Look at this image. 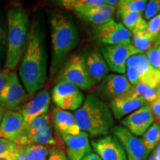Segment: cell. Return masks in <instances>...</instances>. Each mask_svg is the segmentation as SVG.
Masks as SVG:
<instances>
[{"label":"cell","mask_w":160,"mask_h":160,"mask_svg":"<svg viewBox=\"0 0 160 160\" xmlns=\"http://www.w3.org/2000/svg\"><path fill=\"white\" fill-rule=\"evenodd\" d=\"M160 13V0H151L148 2L145 10L144 11V18L146 21L151 19L152 18Z\"/></svg>","instance_id":"f546056e"},{"label":"cell","mask_w":160,"mask_h":160,"mask_svg":"<svg viewBox=\"0 0 160 160\" xmlns=\"http://www.w3.org/2000/svg\"><path fill=\"white\" fill-rule=\"evenodd\" d=\"M147 103L145 99L137 94L132 88L125 94L111 100V109L115 119H122L125 116L147 105Z\"/></svg>","instance_id":"7c38bea8"},{"label":"cell","mask_w":160,"mask_h":160,"mask_svg":"<svg viewBox=\"0 0 160 160\" xmlns=\"http://www.w3.org/2000/svg\"><path fill=\"white\" fill-rule=\"evenodd\" d=\"M101 53L109 70L122 75L126 73V65L129 58L138 53H142L132 42L105 46L102 48Z\"/></svg>","instance_id":"52a82bcc"},{"label":"cell","mask_w":160,"mask_h":160,"mask_svg":"<svg viewBox=\"0 0 160 160\" xmlns=\"http://www.w3.org/2000/svg\"><path fill=\"white\" fill-rule=\"evenodd\" d=\"M147 30L157 41L160 33V13L148 22Z\"/></svg>","instance_id":"1f68e13d"},{"label":"cell","mask_w":160,"mask_h":160,"mask_svg":"<svg viewBox=\"0 0 160 160\" xmlns=\"http://www.w3.org/2000/svg\"><path fill=\"white\" fill-rule=\"evenodd\" d=\"M51 28L52 57L51 69L55 71L66 56L79 42V33L73 19L62 12L52 13L49 19Z\"/></svg>","instance_id":"7a4b0ae2"},{"label":"cell","mask_w":160,"mask_h":160,"mask_svg":"<svg viewBox=\"0 0 160 160\" xmlns=\"http://www.w3.org/2000/svg\"><path fill=\"white\" fill-rule=\"evenodd\" d=\"M94 31L97 39L107 45L132 42L131 32L122 23L117 22L114 19L102 25H94Z\"/></svg>","instance_id":"30bf717a"},{"label":"cell","mask_w":160,"mask_h":160,"mask_svg":"<svg viewBox=\"0 0 160 160\" xmlns=\"http://www.w3.org/2000/svg\"><path fill=\"white\" fill-rule=\"evenodd\" d=\"M153 122L154 118L148 104L130 113L121 121L123 127L137 137L143 136Z\"/></svg>","instance_id":"8fae6325"},{"label":"cell","mask_w":160,"mask_h":160,"mask_svg":"<svg viewBox=\"0 0 160 160\" xmlns=\"http://www.w3.org/2000/svg\"><path fill=\"white\" fill-rule=\"evenodd\" d=\"M133 90L139 97L144 98L148 103H150L157 97L160 92V86L140 83L137 86H133Z\"/></svg>","instance_id":"4316f807"},{"label":"cell","mask_w":160,"mask_h":160,"mask_svg":"<svg viewBox=\"0 0 160 160\" xmlns=\"http://www.w3.org/2000/svg\"><path fill=\"white\" fill-rule=\"evenodd\" d=\"M47 160H68V159L61 148L54 146L51 150H50L49 156Z\"/></svg>","instance_id":"e575fe53"},{"label":"cell","mask_w":160,"mask_h":160,"mask_svg":"<svg viewBox=\"0 0 160 160\" xmlns=\"http://www.w3.org/2000/svg\"><path fill=\"white\" fill-rule=\"evenodd\" d=\"M148 1L146 0H121L117 6L120 13H142L145 11Z\"/></svg>","instance_id":"484cf974"},{"label":"cell","mask_w":160,"mask_h":160,"mask_svg":"<svg viewBox=\"0 0 160 160\" xmlns=\"http://www.w3.org/2000/svg\"><path fill=\"white\" fill-rule=\"evenodd\" d=\"M157 42V39L149 33L147 28L136 32L132 34V43L138 51L147 52Z\"/></svg>","instance_id":"603a6c76"},{"label":"cell","mask_w":160,"mask_h":160,"mask_svg":"<svg viewBox=\"0 0 160 160\" xmlns=\"http://www.w3.org/2000/svg\"><path fill=\"white\" fill-rule=\"evenodd\" d=\"M158 45H159V42L157 41V42L153 45V47L146 52L145 55L152 67L154 68L155 69L158 70V71H159V56H158Z\"/></svg>","instance_id":"4dcf8cb0"},{"label":"cell","mask_w":160,"mask_h":160,"mask_svg":"<svg viewBox=\"0 0 160 160\" xmlns=\"http://www.w3.org/2000/svg\"><path fill=\"white\" fill-rule=\"evenodd\" d=\"M49 153L48 146L33 144L21 146L16 154V160H47Z\"/></svg>","instance_id":"44dd1931"},{"label":"cell","mask_w":160,"mask_h":160,"mask_svg":"<svg viewBox=\"0 0 160 160\" xmlns=\"http://www.w3.org/2000/svg\"><path fill=\"white\" fill-rule=\"evenodd\" d=\"M62 139L65 142L68 160H82L92 153L89 135L86 132L81 131L74 136H62Z\"/></svg>","instance_id":"5bb4252c"},{"label":"cell","mask_w":160,"mask_h":160,"mask_svg":"<svg viewBox=\"0 0 160 160\" xmlns=\"http://www.w3.org/2000/svg\"><path fill=\"white\" fill-rule=\"evenodd\" d=\"M148 105L154 118V122L160 125V92L153 102L148 103Z\"/></svg>","instance_id":"836d02e7"},{"label":"cell","mask_w":160,"mask_h":160,"mask_svg":"<svg viewBox=\"0 0 160 160\" xmlns=\"http://www.w3.org/2000/svg\"><path fill=\"white\" fill-rule=\"evenodd\" d=\"M27 99L26 91L17 73L11 71L5 87L0 92V107L6 111H16Z\"/></svg>","instance_id":"ba28073f"},{"label":"cell","mask_w":160,"mask_h":160,"mask_svg":"<svg viewBox=\"0 0 160 160\" xmlns=\"http://www.w3.org/2000/svg\"><path fill=\"white\" fill-rule=\"evenodd\" d=\"M0 160H16V154H7L0 156Z\"/></svg>","instance_id":"74e56055"},{"label":"cell","mask_w":160,"mask_h":160,"mask_svg":"<svg viewBox=\"0 0 160 160\" xmlns=\"http://www.w3.org/2000/svg\"><path fill=\"white\" fill-rule=\"evenodd\" d=\"M73 115L81 131L92 137L108 134L114 123L111 109L93 94L85 97L82 105Z\"/></svg>","instance_id":"277c9868"},{"label":"cell","mask_w":160,"mask_h":160,"mask_svg":"<svg viewBox=\"0 0 160 160\" xmlns=\"http://www.w3.org/2000/svg\"><path fill=\"white\" fill-rule=\"evenodd\" d=\"M116 9L117 8L106 5L100 7H90L76 10L73 13L84 22L99 25L113 19V13Z\"/></svg>","instance_id":"ac0fdd59"},{"label":"cell","mask_w":160,"mask_h":160,"mask_svg":"<svg viewBox=\"0 0 160 160\" xmlns=\"http://www.w3.org/2000/svg\"><path fill=\"white\" fill-rule=\"evenodd\" d=\"M8 48V19L7 15L0 10V63L6 58Z\"/></svg>","instance_id":"83f0119b"},{"label":"cell","mask_w":160,"mask_h":160,"mask_svg":"<svg viewBox=\"0 0 160 160\" xmlns=\"http://www.w3.org/2000/svg\"><path fill=\"white\" fill-rule=\"evenodd\" d=\"M51 99L49 91L43 90L26 104L21 111L24 119V126L29 125L36 118L48 113Z\"/></svg>","instance_id":"9a60e30c"},{"label":"cell","mask_w":160,"mask_h":160,"mask_svg":"<svg viewBox=\"0 0 160 160\" xmlns=\"http://www.w3.org/2000/svg\"><path fill=\"white\" fill-rule=\"evenodd\" d=\"M59 82L71 83L84 91L91 89L93 85L86 67L85 57L77 54L70 58L60 73Z\"/></svg>","instance_id":"5b68a950"},{"label":"cell","mask_w":160,"mask_h":160,"mask_svg":"<svg viewBox=\"0 0 160 160\" xmlns=\"http://www.w3.org/2000/svg\"><path fill=\"white\" fill-rule=\"evenodd\" d=\"M159 42V45H158V56H159V71H160V42Z\"/></svg>","instance_id":"7bdbcfd3"},{"label":"cell","mask_w":160,"mask_h":160,"mask_svg":"<svg viewBox=\"0 0 160 160\" xmlns=\"http://www.w3.org/2000/svg\"><path fill=\"white\" fill-rule=\"evenodd\" d=\"M91 145L102 160H128L123 146L113 135L92 141Z\"/></svg>","instance_id":"4fadbf2b"},{"label":"cell","mask_w":160,"mask_h":160,"mask_svg":"<svg viewBox=\"0 0 160 160\" xmlns=\"http://www.w3.org/2000/svg\"><path fill=\"white\" fill-rule=\"evenodd\" d=\"M85 58L86 67L93 85L102 82L108 75L109 68L101 51L90 52Z\"/></svg>","instance_id":"ffe728a7"},{"label":"cell","mask_w":160,"mask_h":160,"mask_svg":"<svg viewBox=\"0 0 160 160\" xmlns=\"http://www.w3.org/2000/svg\"><path fill=\"white\" fill-rule=\"evenodd\" d=\"M24 119L21 111H5L0 125V138L17 144L22 131Z\"/></svg>","instance_id":"2e32d148"},{"label":"cell","mask_w":160,"mask_h":160,"mask_svg":"<svg viewBox=\"0 0 160 160\" xmlns=\"http://www.w3.org/2000/svg\"><path fill=\"white\" fill-rule=\"evenodd\" d=\"M153 151L154 153L156 158H157V160H160V142L158 144V145Z\"/></svg>","instance_id":"f35d334b"},{"label":"cell","mask_w":160,"mask_h":160,"mask_svg":"<svg viewBox=\"0 0 160 160\" xmlns=\"http://www.w3.org/2000/svg\"><path fill=\"white\" fill-rule=\"evenodd\" d=\"M59 2L65 9L72 11L85 8L100 7L107 5L106 0H63Z\"/></svg>","instance_id":"cb8c5ba5"},{"label":"cell","mask_w":160,"mask_h":160,"mask_svg":"<svg viewBox=\"0 0 160 160\" xmlns=\"http://www.w3.org/2000/svg\"><path fill=\"white\" fill-rule=\"evenodd\" d=\"M52 121L55 130L61 137L77 135L81 132L74 115L68 111L59 108H54L52 113Z\"/></svg>","instance_id":"d6986e66"},{"label":"cell","mask_w":160,"mask_h":160,"mask_svg":"<svg viewBox=\"0 0 160 160\" xmlns=\"http://www.w3.org/2000/svg\"><path fill=\"white\" fill-rule=\"evenodd\" d=\"M5 111H6V110L3 109L2 108L0 107V125H1L2 121V119H3V117H4V113H5Z\"/></svg>","instance_id":"60d3db41"},{"label":"cell","mask_w":160,"mask_h":160,"mask_svg":"<svg viewBox=\"0 0 160 160\" xmlns=\"http://www.w3.org/2000/svg\"><path fill=\"white\" fill-rule=\"evenodd\" d=\"M19 77L29 94L42 88L47 79L45 34L37 22H33L30 26L28 39L20 64Z\"/></svg>","instance_id":"6da1fadb"},{"label":"cell","mask_w":160,"mask_h":160,"mask_svg":"<svg viewBox=\"0 0 160 160\" xmlns=\"http://www.w3.org/2000/svg\"><path fill=\"white\" fill-rule=\"evenodd\" d=\"M113 135L125 149L128 160H147L150 151L144 145L142 139L131 133L125 127L117 125L112 128Z\"/></svg>","instance_id":"9c48e42d"},{"label":"cell","mask_w":160,"mask_h":160,"mask_svg":"<svg viewBox=\"0 0 160 160\" xmlns=\"http://www.w3.org/2000/svg\"><path fill=\"white\" fill-rule=\"evenodd\" d=\"M144 145L145 147L152 151L160 142V125L157 122H153L151 127L147 130V131L142 136Z\"/></svg>","instance_id":"d4e9b609"},{"label":"cell","mask_w":160,"mask_h":160,"mask_svg":"<svg viewBox=\"0 0 160 160\" xmlns=\"http://www.w3.org/2000/svg\"><path fill=\"white\" fill-rule=\"evenodd\" d=\"M85 99L79 88L67 82H59L52 89V101L59 108L65 111H77Z\"/></svg>","instance_id":"8992f818"},{"label":"cell","mask_w":160,"mask_h":160,"mask_svg":"<svg viewBox=\"0 0 160 160\" xmlns=\"http://www.w3.org/2000/svg\"><path fill=\"white\" fill-rule=\"evenodd\" d=\"M119 1H118V0H106L107 5L114 8H117L118 5H119Z\"/></svg>","instance_id":"ab89813d"},{"label":"cell","mask_w":160,"mask_h":160,"mask_svg":"<svg viewBox=\"0 0 160 160\" xmlns=\"http://www.w3.org/2000/svg\"><path fill=\"white\" fill-rule=\"evenodd\" d=\"M99 86L101 91L111 100L125 94L133 88L125 75L116 73L108 75Z\"/></svg>","instance_id":"e0dca14e"},{"label":"cell","mask_w":160,"mask_h":160,"mask_svg":"<svg viewBox=\"0 0 160 160\" xmlns=\"http://www.w3.org/2000/svg\"><path fill=\"white\" fill-rule=\"evenodd\" d=\"M8 48L6 68L14 70L23 55L29 36V18L27 11L19 4L11 5L7 12Z\"/></svg>","instance_id":"3957f363"},{"label":"cell","mask_w":160,"mask_h":160,"mask_svg":"<svg viewBox=\"0 0 160 160\" xmlns=\"http://www.w3.org/2000/svg\"><path fill=\"white\" fill-rule=\"evenodd\" d=\"M10 73H11V71L9 69L6 68L0 70V92L2 91L3 88L5 87Z\"/></svg>","instance_id":"d590c367"},{"label":"cell","mask_w":160,"mask_h":160,"mask_svg":"<svg viewBox=\"0 0 160 160\" xmlns=\"http://www.w3.org/2000/svg\"><path fill=\"white\" fill-rule=\"evenodd\" d=\"M123 25L131 32V34L136 32L147 28L148 22L143 17L142 13H120Z\"/></svg>","instance_id":"7402d4cb"},{"label":"cell","mask_w":160,"mask_h":160,"mask_svg":"<svg viewBox=\"0 0 160 160\" xmlns=\"http://www.w3.org/2000/svg\"><path fill=\"white\" fill-rule=\"evenodd\" d=\"M82 160H102V159L100 158V157L97 154V153H93V152H92V153H89L88 155L86 156Z\"/></svg>","instance_id":"8d00e7d4"},{"label":"cell","mask_w":160,"mask_h":160,"mask_svg":"<svg viewBox=\"0 0 160 160\" xmlns=\"http://www.w3.org/2000/svg\"><path fill=\"white\" fill-rule=\"evenodd\" d=\"M147 160H157V158L155 157V154L154 153H153V151H151V153H150L148 158Z\"/></svg>","instance_id":"b9f144b4"},{"label":"cell","mask_w":160,"mask_h":160,"mask_svg":"<svg viewBox=\"0 0 160 160\" xmlns=\"http://www.w3.org/2000/svg\"><path fill=\"white\" fill-rule=\"evenodd\" d=\"M21 146L13 142L0 138V156L17 154Z\"/></svg>","instance_id":"f1b7e54d"},{"label":"cell","mask_w":160,"mask_h":160,"mask_svg":"<svg viewBox=\"0 0 160 160\" xmlns=\"http://www.w3.org/2000/svg\"><path fill=\"white\" fill-rule=\"evenodd\" d=\"M125 77L133 86H137L141 83V78L136 68H127Z\"/></svg>","instance_id":"d6a6232c"},{"label":"cell","mask_w":160,"mask_h":160,"mask_svg":"<svg viewBox=\"0 0 160 160\" xmlns=\"http://www.w3.org/2000/svg\"><path fill=\"white\" fill-rule=\"evenodd\" d=\"M157 42H160V33L159 34V37H158V38H157Z\"/></svg>","instance_id":"ee69618b"}]
</instances>
